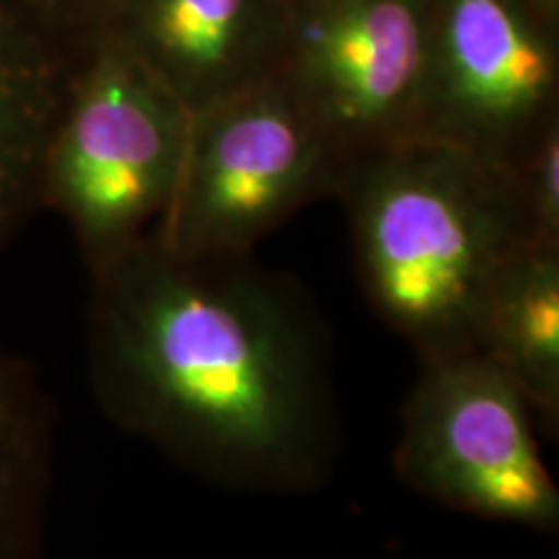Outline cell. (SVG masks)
<instances>
[{"label": "cell", "mask_w": 559, "mask_h": 559, "mask_svg": "<svg viewBox=\"0 0 559 559\" xmlns=\"http://www.w3.org/2000/svg\"><path fill=\"white\" fill-rule=\"evenodd\" d=\"M559 120V26L526 0H430L419 135L513 166Z\"/></svg>", "instance_id": "52a82bcc"}, {"label": "cell", "mask_w": 559, "mask_h": 559, "mask_svg": "<svg viewBox=\"0 0 559 559\" xmlns=\"http://www.w3.org/2000/svg\"><path fill=\"white\" fill-rule=\"evenodd\" d=\"M79 41L41 21L26 0H0V254L34 213L47 140Z\"/></svg>", "instance_id": "9c48e42d"}, {"label": "cell", "mask_w": 559, "mask_h": 559, "mask_svg": "<svg viewBox=\"0 0 559 559\" xmlns=\"http://www.w3.org/2000/svg\"><path fill=\"white\" fill-rule=\"evenodd\" d=\"M528 239L559 243V120L542 132L513 166Z\"/></svg>", "instance_id": "7c38bea8"}, {"label": "cell", "mask_w": 559, "mask_h": 559, "mask_svg": "<svg viewBox=\"0 0 559 559\" xmlns=\"http://www.w3.org/2000/svg\"><path fill=\"white\" fill-rule=\"evenodd\" d=\"M430 0H288L283 79L342 158L419 135Z\"/></svg>", "instance_id": "8992f818"}, {"label": "cell", "mask_w": 559, "mask_h": 559, "mask_svg": "<svg viewBox=\"0 0 559 559\" xmlns=\"http://www.w3.org/2000/svg\"><path fill=\"white\" fill-rule=\"evenodd\" d=\"M539 16L551 26H559V0H526Z\"/></svg>", "instance_id": "5bb4252c"}, {"label": "cell", "mask_w": 559, "mask_h": 559, "mask_svg": "<svg viewBox=\"0 0 559 559\" xmlns=\"http://www.w3.org/2000/svg\"><path fill=\"white\" fill-rule=\"evenodd\" d=\"M58 415L37 368L0 342V559H41Z\"/></svg>", "instance_id": "8fae6325"}, {"label": "cell", "mask_w": 559, "mask_h": 559, "mask_svg": "<svg viewBox=\"0 0 559 559\" xmlns=\"http://www.w3.org/2000/svg\"><path fill=\"white\" fill-rule=\"evenodd\" d=\"M536 432L521 391L477 349L419 360L394 472L419 498L549 536L559 531V487Z\"/></svg>", "instance_id": "5b68a950"}, {"label": "cell", "mask_w": 559, "mask_h": 559, "mask_svg": "<svg viewBox=\"0 0 559 559\" xmlns=\"http://www.w3.org/2000/svg\"><path fill=\"white\" fill-rule=\"evenodd\" d=\"M474 349L521 391L544 436L559 430V243L526 241L481 306Z\"/></svg>", "instance_id": "30bf717a"}, {"label": "cell", "mask_w": 559, "mask_h": 559, "mask_svg": "<svg viewBox=\"0 0 559 559\" xmlns=\"http://www.w3.org/2000/svg\"><path fill=\"white\" fill-rule=\"evenodd\" d=\"M334 198L376 317L417 360L474 349L489 285L531 241L513 169L415 135L347 158Z\"/></svg>", "instance_id": "7a4b0ae2"}, {"label": "cell", "mask_w": 559, "mask_h": 559, "mask_svg": "<svg viewBox=\"0 0 559 559\" xmlns=\"http://www.w3.org/2000/svg\"><path fill=\"white\" fill-rule=\"evenodd\" d=\"M190 115L120 39L94 32L79 41L41 158L39 207L66 221L86 270L156 234Z\"/></svg>", "instance_id": "3957f363"}, {"label": "cell", "mask_w": 559, "mask_h": 559, "mask_svg": "<svg viewBox=\"0 0 559 559\" xmlns=\"http://www.w3.org/2000/svg\"><path fill=\"white\" fill-rule=\"evenodd\" d=\"M345 158L283 79L190 115L185 160L156 239L185 257H249L285 221L334 198Z\"/></svg>", "instance_id": "277c9868"}, {"label": "cell", "mask_w": 559, "mask_h": 559, "mask_svg": "<svg viewBox=\"0 0 559 559\" xmlns=\"http://www.w3.org/2000/svg\"><path fill=\"white\" fill-rule=\"evenodd\" d=\"M86 366L109 423L234 492L309 495L342 449L330 337L293 280L145 236L88 270Z\"/></svg>", "instance_id": "6da1fadb"}, {"label": "cell", "mask_w": 559, "mask_h": 559, "mask_svg": "<svg viewBox=\"0 0 559 559\" xmlns=\"http://www.w3.org/2000/svg\"><path fill=\"white\" fill-rule=\"evenodd\" d=\"M288 0H115L120 39L190 111L277 75Z\"/></svg>", "instance_id": "ba28073f"}, {"label": "cell", "mask_w": 559, "mask_h": 559, "mask_svg": "<svg viewBox=\"0 0 559 559\" xmlns=\"http://www.w3.org/2000/svg\"><path fill=\"white\" fill-rule=\"evenodd\" d=\"M26 3L62 37L81 41L102 29L115 0H26Z\"/></svg>", "instance_id": "4fadbf2b"}]
</instances>
